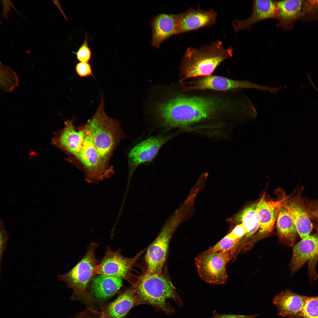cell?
Instances as JSON below:
<instances>
[{
    "instance_id": "6da1fadb",
    "label": "cell",
    "mask_w": 318,
    "mask_h": 318,
    "mask_svg": "<svg viewBox=\"0 0 318 318\" xmlns=\"http://www.w3.org/2000/svg\"><path fill=\"white\" fill-rule=\"evenodd\" d=\"M174 90L167 100L157 103L153 110L159 125L165 130L222 125L241 118L248 111L246 98L240 90H187L179 84Z\"/></svg>"
},
{
    "instance_id": "7a4b0ae2",
    "label": "cell",
    "mask_w": 318,
    "mask_h": 318,
    "mask_svg": "<svg viewBox=\"0 0 318 318\" xmlns=\"http://www.w3.org/2000/svg\"><path fill=\"white\" fill-rule=\"evenodd\" d=\"M232 52L231 47L225 48L219 40L198 48H188L180 65L179 83L212 75L221 62L232 56Z\"/></svg>"
},
{
    "instance_id": "3957f363",
    "label": "cell",
    "mask_w": 318,
    "mask_h": 318,
    "mask_svg": "<svg viewBox=\"0 0 318 318\" xmlns=\"http://www.w3.org/2000/svg\"><path fill=\"white\" fill-rule=\"evenodd\" d=\"M83 130L91 137L99 155L107 160L123 135L118 121L109 117L105 113L102 92L95 113Z\"/></svg>"
},
{
    "instance_id": "277c9868",
    "label": "cell",
    "mask_w": 318,
    "mask_h": 318,
    "mask_svg": "<svg viewBox=\"0 0 318 318\" xmlns=\"http://www.w3.org/2000/svg\"><path fill=\"white\" fill-rule=\"evenodd\" d=\"M139 303L148 304L167 313L170 312L166 300L173 299L179 306L183 302L172 282L162 272L146 273L135 290Z\"/></svg>"
},
{
    "instance_id": "5b68a950",
    "label": "cell",
    "mask_w": 318,
    "mask_h": 318,
    "mask_svg": "<svg viewBox=\"0 0 318 318\" xmlns=\"http://www.w3.org/2000/svg\"><path fill=\"white\" fill-rule=\"evenodd\" d=\"M235 253L214 252L208 249L200 253L194 259L200 278L212 285L225 284L228 278L226 266Z\"/></svg>"
},
{
    "instance_id": "8992f818",
    "label": "cell",
    "mask_w": 318,
    "mask_h": 318,
    "mask_svg": "<svg viewBox=\"0 0 318 318\" xmlns=\"http://www.w3.org/2000/svg\"><path fill=\"white\" fill-rule=\"evenodd\" d=\"M177 216L178 214L175 213L167 220L157 237L148 247L145 256L147 274L162 272L170 241L180 222Z\"/></svg>"
},
{
    "instance_id": "52a82bcc",
    "label": "cell",
    "mask_w": 318,
    "mask_h": 318,
    "mask_svg": "<svg viewBox=\"0 0 318 318\" xmlns=\"http://www.w3.org/2000/svg\"><path fill=\"white\" fill-rule=\"evenodd\" d=\"M85 133L82 147L76 156L84 167L87 181L96 183L110 177L113 171L108 166L107 160L99 154L91 136Z\"/></svg>"
},
{
    "instance_id": "ba28073f",
    "label": "cell",
    "mask_w": 318,
    "mask_h": 318,
    "mask_svg": "<svg viewBox=\"0 0 318 318\" xmlns=\"http://www.w3.org/2000/svg\"><path fill=\"white\" fill-rule=\"evenodd\" d=\"M98 246L95 243H90L82 259L69 272L59 275V280L66 283L77 292L84 293L99 262L95 256Z\"/></svg>"
},
{
    "instance_id": "9c48e42d",
    "label": "cell",
    "mask_w": 318,
    "mask_h": 318,
    "mask_svg": "<svg viewBox=\"0 0 318 318\" xmlns=\"http://www.w3.org/2000/svg\"><path fill=\"white\" fill-rule=\"evenodd\" d=\"M184 88L188 90H210L228 91L244 89L259 90L260 85L247 80L232 79L224 77L211 75L188 80L184 83Z\"/></svg>"
},
{
    "instance_id": "30bf717a",
    "label": "cell",
    "mask_w": 318,
    "mask_h": 318,
    "mask_svg": "<svg viewBox=\"0 0 318 318\" xmlns=\"http://www.w3.org/2000/svg\"><path fill=\"white\" fill-rule=\"evenodd\" d=\"M172 134H162L149 138L135 145L128 154L129 181L140 164L151 161L160 148L173 137Z\"/></svg>"
},
{
    "instance_id": "8fae6325",
    "label": "cell",
    "mask_w": 318,
    "mask_h": 318,
    "mask_svg": "<svg viewBox=\"0 0 318 318\" xmlns=\"http://www.w3.org/2000/svg\"><path fill=\"white\" fill-rule=\"evenodd\" d=\"M140 254L132 258L123 256L120 252L107 246L105 255L99 261L92 274L104 275L126 278L130 270Z\"/></svg>"
},
{
    "instance_id": "7c38bea8",
    "label": "cell",
    "mask_w": 318,
    "mask_h": 318,
    "mask_svg": "<svg viewBox=\"0 0 318 318\" xmlns=\"http://www.w3.org/2000/svg\"><path fill=\"white\" fill-rule=\"evenodd\" d=\"M287 199L284 196L278 201H267L264 193L256 203V211L259 225V238L264 237L273 231L280 209Z\"/></svg>"
},
{
    "instance_id": "4fadbf2b",
    "label": "cell",
    "mask_w": 318,
    "mask_h": 318,
    "mask_svg": "<svg viewBox=\"0 0 318 318\" xmlns=\"http://www.w3.org/2000/svg\"><path fill=\"white\" fill-rule=\"evenodd\" d=\"M182 15L175 34L209 26L216 23L217 14L212 9L203 10L199 8L188 10Z\"/></svg>"
},
{
    "instance_id": "5bb4252c",
    "label": "cell",
    "mask_w": 318,
    "mask_h": 318,
    "mask_svg": "<svg viewBox=\"0 0 318 318\" xmlns=\"http://www.w3.org/2000/svg\"><path fill=\"white\" fill-rule=\"evenodd\" d=\"M182 13L160 14L153 17L151 21L152 30L151 44L158 48L165 40L175 34V31Z\"/></svg>"
},
{
    "instance_id": "9a60e30c",
    "label": "cell",
    "mask_w": 318,
    "mask_h": 318,
    "mask_svg": "<svg viewBox=\"0 0 318 318\" xmlns=\"http://www.w3.org/2000/svg\"><path fill=\"white\" fill-rule=\"evenodd\" d=\"M318 257V232L294 245L290 264L291 274L297 271L307 261Z\"/></svg>"
},
{
    "instance_id": "2e32d148",
    "label": "cell",
    "mask_w": 318,
    "mask_h": 318,
    "mask_svg": "<svg viewBox=\"0 0 318 318\" xmlns=\"http://www.w3.org/2000/svg\"><path fill=\"white\" fill-rule=\"evenodd\" d=\"M302 189L292 199L287 200L288 208L301 239L308 237L313 228L307 209L302 198Z\"/></svg>"
},
{
    "instance_id": "e0dca14e",
    "label": "cell",
    "mask_w": 318,
    "mask_h": 318,
    "mask_svg": "<svg viewBox=\"0 0 318 318\" xmlns=\"http://www.w3.org/2000/svg\"><path fill=\"white\" fill-rule=\"evenodd\" d=\"M277 2L268 0L253 1L252 13L247 19L242 20H235L233 24L236 32L244 29H250L254 23L269 18H277Z\"/></svg>"
},
{
    "instance_id": "ac0fdd59",
    "label": "cell",
    "mask_w": 318,
    "mask_h": 318,
    "mask_svg": "<svg viewBox=\"0 0 318 318\" xmlns=\"http://www.w3.org/2000/svg\"><path fill=\"white\" fill-rule=\"evenodd\" d=\"M85 136L83 130L77 131L75 129L72 120H67L53 142L64 150L76 156L82 147Z\"/></svg>"
},
{
    "instance_id": "d6986e66",
    "label": "cell",
    "mask_w": 318,
    "mask_h": 318,
    "mask_svg": "<svg viewBox=\"0 0 318 318\" xmlns=\"http://www.w3.org/2000/svg\"><path fill=\"white\" fill-rule=\"evenodd\" d=\"M307 297L296 294L287 289L276 296L273 302L279 315L289 318L302 310Z\"/></svg>"
},
{
    "instance_id": "ffe728a7",
    "label": "cell",
    "mask_w": 318,
    "mask_h": 318,
    "mask_svg": "<svg viewBox=\"0 0 318 318\" xmlns=\"http://www.w3.org/2000/svg\"><path fill=\"white\" fill-rule=\"evenodd\" d=\"M287 200L281 206L276 219V228L279 241L284 245H294L298 234L288 208Z\"/></svg>"
},
{
    "instance_id": "44dd1931",
    "label": "cell",
    "mask_w": 318,
    "mask_h": 318,
    "mask_svg": "<svg viewBox=\"0 0 318 318\" xmlns=\"http://www.w3.org/2000/svg\"><path fill=\"white\" fill-rule=\"evenodd\" d=\"M90 282L91 292L95 297L100 299L112 297L122 285V278L104 275L93 276Z\"/></svg>"
},
{
    "instance_id": "7402d4cb",
    "label": "cell",
    "mask_w": 318,
    "mask_h": 318,
    "mask_svg": "<svg viewBox=\"0 0 318 318\" xmlns=\"http://www.w3.org/2000/svg\"><path fill=\"white\" fill-rule=\"evenodd\" d=\"M139 303L135 291L127 290L119 296L107 310L110 318H122L135 305Z\"/></svg>"
},
{
    "instance_id": "603a6c76",
    "label": "cell",
    "mask_w": 318,
    "mask_h": 318,
    "mask_svg": "<svg viewBox=\"0 0 318 318\" xmlns=\"http://www.w3.org/2000/svg\"><path fill=\"white\" fill-rule=\"evenodd\" d=\"M303 1L284 0L277 2L278 26L285 29L298 16L303 3Z\"/></svg>"
},
{
    "instance_id": "cb8c5ba5",
    "label": "cell",
    "mask_w": 318,
    "mask_h": 318,
    "mask_svg": "<svg viewBox=\"0 0 318 318\" xmlns=\"http://www.w3.org/2000/svg\"><path fill=\"white\" fill-rule=\"evenodd\" d=\"M256 203H254L245 208L235 216L236 222L242 223L246 232L245 238L253 236L259 229L258 218L256 211Z\"/></svg>"
},
{
    "instance_id": "d4e9b609",
    "label": "cell",
    "mask_w": 318,
    "mask_h": 318,
    "mask_svg": "<svg viewBox=\"0 0 318 318\" xmlns=\"http://www.w3.org/2000/svg\"><path fill=\"white\" fill-rule=\"evenodd\" d=\"M19 84V80L16 73L10 67L0 66V87L6 92H12Z\"/></svg>"
},
{
    "instance_id": "484cf974",
    "label": "cell",
    "mask_w": 318,
    "mask_h": 318,
    "mask_svg": "<svg viewBox=\"0 0 318 318\" xmlns=\"http://www.w3.org/2000/svg\"><path fill=\"white\" fill-rule=\"evenodd\" d=\"M289 318H318V296H308L302 310Z\"/></svg>"
},
{
    "instance_id": "4316f807",
    "label": "cell",
    "mask_w": 318,
    "mask_h": 318,
    "mask_svg": "<svg viewBox=\"0 0 318 318\" xmlns=\"http://www.w3.org/2000/svg\"><path fill=\"white\" fill-rule=\"evenodd\" d=\"M240 240L234 239L228 233L208 249L214 252L226 253L233 251L236 252Z\"/></svg>"
},
{
    "instance_id": "83f0119b",
    "label": "cell",
    "mask_w": 318,
    "mask_h": 318,
    "mask_svg": "<svg viewBox=\"0 0 318 318\" xmlns=\"http://www.w3.org/2000/svg\"><path fill=\"white\" fill-rule=\"evenodd\" d=\"M75 54L77 59L80 62H88L90 60L92 53L89 46L87 37H85Z\"/></svg>"
},
{
    "instance_id": "f1b7e54d",
    "label": "cell",
    "mask_w": 318,
    "mask_h": 318,
    "mask_svg": "<svg viewBox=\"0 0 318 318\" xmlns=\"http://www.w3.org/2000/svg\"><path fill=\"white\" fill-rule=\"evenodd\" d=\"M75 70L77 74L81 77H87L92 74L91 66L88 62H80L75 67Z\"/></svg>"
},
{
    "instance_id": "f546056e",
    "label": "cell",
    "mask_w": 318,
    "mask_h": 318,
    "mask_svg": "<svg viewBox=\"0 0 318 318\" xmlns=\"http://www.w3.org/2000/svg\"><path fill=\"white\" fill-rule=\"evenodd\" d=\"M246 233V230L243 225L241 223L236 225L228 234L233 238L236 240H241V238Z\"/></svg>"
},
{
    "instance_id": "4dcf8cb0",
    "label": "cell",
    "mask_w": 318,
    "mask_h": 318,
    "mask_svg": "<svg viewBox=\"0 0 318 318\" xmlns=\"http://www.w3.org/2000/svg\"><path fill=\"white\" fill-rule=\"evenodd\" d=\"M213 316L211 318H255L257 314L251 315L220 314L214 311Z\"/></svg>"
},
{
    "instance_id": "1f68e13d",
    "label": "cell",
    "mask_w": 318,
    "mask_h": 318,
    "mask_svg": "<svg viewBox=\"0 0 318 318\" xmlns=\"http://www.w3.org/2000/svg\"><path fill=\"white\" fill-rule=\"evenodd\" d=\"M0 237H1V244H2V251L4 250V246L5 243L7 241L8 238V235L6 231L4 223L3 221L0 219Z\"/></svg>"
},
{
    "instance_id": "d6a6232c",
    "label": "cell",
    "mask_w": 318,
    "mask_h": 318,
    "mask_svg": "<svg viewBox=\"0 0 318 318\" xmlns=\"http://www.w3.org/2000/svg\"><path fill=\"white\" fill-rule=\"evenodd\" d=\"M2 1L4 7L3 15L8 21L9 12L11 14L10 6L13 4L10 0H2Z\"/></svg>"
},
{
    "instance_id": "836d02e7",
    "label": "cell",
    "mask_w": 318,
    "mask_h": 318,
    "mask_svg": "<svg viewBox=\"0 0 318 318\" xmlns=\"http://www.w3.org/2000/svg\"><path fill=\"white\" fill-rule=\"evenodd\" d=\"M309 216H311L314 218H318V204L314 206L313 208L310 209H307Z\"/></svg>"
},
{
    "instance_id": "e575fe53",
    "label": "cell",
    "mask_w": 318,
    "mask_h": 318,
    "mask_svg": "<svg viewBox=\"0 0 318 318\" xmlns=\"http://www.w3.org/2000/svg\"><path fill=\"white\" fill-rule=\"evenodd\" d=\"M315 89L316 90L317 92L318 93V89L316 87L315 88Z\"/></svg>"
},
{
    "instance_id": "d590c367",
    "label": "cell",
    "mask_w": 318,
    "mask_h": 318,
    "mask_svg": "<svg viewBox=\"0 0 318 318\" xmlns=\"http://www.w3.org/2000/svg\"></svg>"
}]
</instances>
